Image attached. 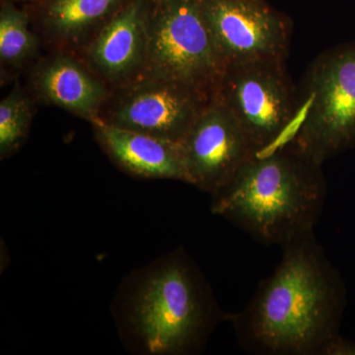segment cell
Listing matches in <instances>:
<instances>
[{
    "label": "cell",
    "instance_id": "obj_1",
    "mask_svg": "<svg viewBox=\"0 0 355 355\" xmlns=\"http://www.w3.org/2000/svg\"><path fill=\"white\" fill-rule=\"evenodd\" d=\"M275 272L247 307L229 315L238 340L252 354L330 355L345 307V286L314 230L282 245Z\"/></svg>",
    "mask_w": 355,
    "mask_h": 355
},
{
    "label": "cell",
    "instance_id": "obj_2",
    "mask_svg": "<svg viewBox=\"0 0 355 355\" xmlns=\"http://www.w3.org/2000/svg\"><path fill=\"white\" fill-rule=\"evenodd\" d=\"M322 164L291 140L257 153L217 195L212 214L265 245L314 230L327 197Z\"/></svg>",
    "mask_w": 355,
    "mask_h": 355
},
{
    "label": "cell",
    "instance_id": "obj_3",
    "mask_svg": "<svg viewBox=\"0 0 355 355\" xmlns=\"http://www.w3.org/2000/svg\"><path fill=\"white\" fill-rule=\"evenodd\" d=\"M123 327L139 352L151 355L202 350L224 314L202 273L184 250L148 266L123 302Z\"/></svg>",
    "mask_w": 355,
    "mask_h": 355
},
{
    "label": "cell",
    "instance_id": "obj_4",
    "mask_svg": "<svg viewBox=\"0 0 355 355\" xmlns=\"http://www.w3.org/2000/svg\"><path fill=\"white\" fill-rule=\"evenodd\" d=\"M291 141L313 160L355 146V41L324 51L306 70Z\"/></svg>",
    "mask_w": 355,
    "mask_h": 355
},
{
    "label": "cell",
    "instance_id": "obj_5",
    "mask_svg": "<svg viewBox=\"0 0 355 355\" xmlns=\"http://www.w3.org/2000/svg\"><path fill=\"white\" fill-rule=\"evenodd\" d=\"M144 65L149 77L212 96L226 65L203 14L202 0H150Z\"/></svg>",
    "mask_w": 355,
    "mask_h": 355
},
{
    "label": "cell",
    "instance_id": "obj_6",
    "mask_svg": "<svg viewBox=\"0 0 355 355\" xmlns=\"http://www.w3.org/2000/svg\"><path fill=\"white\" fill-rule=\"evenodd\" d=\"M284 62L259 60L229 64L212 93V98L234 116L257 153L282 146L293 135L298 89Z\"/></svg>",
    "mask_w": 355,
    "mask_h": 355
},
{
    "label": "cell",
    "instance_id": "obj_7",
    "mask_svg": "<svg viewBox=\"0 0 355 355\" xmlns=\"http://www.w3.org/2000/svg\"><path fill=\"white\" fill-rule=\"evenodd\" d=\"M203 14L226 67L286 62L292 23L266 0H202Z\"/></svg>",
    "mask_w": 355,
    "mask_h": 355
},
{
    "label": "cell",
    "instance_id": "obj_8",
    "mask_svg": "<svg viewBox=\"0 0 355 355\" xmlns=\"http://www.w3.org/2000/svg\"><path fill=\"white\" fill-rule=\"evenodd\" d=\"M189 184L211 195L223 190L257 151L234 116L212 98L180 141Z\"/></svg>",
    "mask_w": 355,
    "mask_h": 355
},
{
    "label": "cell",
    "instance_id": "obj_9",
    "mask_svg": "<svg viewBox=\"0 0 355 355\" xmlns=\"http://www.w3.org/2000/svg\"><path fill=\"white\" fill-rule=\"evenodd\" d=\"M211 99L200 89L149 77L133 86L107 123L180 142Z\"/></svg>",
    "mask_w": 355,
    "mask_h": 355
},
{
    "label": "cell",
    "instance_id": "obj_10",
    "mask_svg": "<svg viewBox=\"0 0 355 355\" xmlns=\"http://www.w3.org/2000/svg\"><path fill=\"white\" fill-rule=\"evenodd\" d=\"M98 139L112 159L135 176L172 179L189 184L181 144L107 121L95 120Z\"/></svg>",
    "mask_w": 355,
    "mask_h": 355
},
{
    "label": "cell",
    "instance_id": "obj_11",
    "mask_svg": "<svg viewBox=\"0 0 355 355\" xmlns=\"http://www.w3.org/2000/svg\"><path fill=\"white\" fill-rule=\"evenodd\" d=\"M150 0H128L107 20L92 46V58L107 76L119 78L144 64Z\"/></svg>",
    "mask_w": 355,
    "mask_h": 355
},
{
    "label": "cell",
    "instance_id": "obj_12",
    "mask_svg": "<svg viewBox=\"0 0 355 355\" xmlns=\"http://www.w3.org/2000/svg\"><path fill=\"white\" fill-rule=\"evenodd\" d=\"M37 83L49 101L93 121L105 98L101 84L69 58H58L46 64Z\"/></svg>",
    "mask_w": 355,
    "mask_h": 355
},
{
    "label": "cell",
    "instance_id": "obj_13",
    "mask_svg": "<svg viewBox=\"0 0 355 355\" xmlns=\"http://www.w3.org/2000/svg\"><path fill=\"white\" fill-rule=\"evenodd\" d=\"M43 23L51 32L74 38L110 19L128 0H37Z\"/></svg>",
    "mask_w": 355,
    "mask_h": 355
},
{
    "label": "cell",
    "instance_id": "obj_14",
    "mask_svg": "<svg viewBox=\"0 0 355 355\" xmlns=\"http://www.w3.org/2000/svg\"><path fill=\"white\" fill-rule=\"evenodd\" d=\"M28 13L11 1L4 2L0 12V57L6 62H20L36 48L28 26Z\"/></svg>",
    "mask_w": 355,
    "mask_h": 355
},
{
    "label": "cell",
    "instance_id": "obj_15",
    "mask_svg": "<svg viewBox=\"0 0 355 355\" xmlns=\"http://www.w3.org/2000/svg\"><path fill=\"white\" fill-rule=\"evenodd\" d=\"M30 123L29 105L17 93L7 96L0 103V154L13 153L27 135Z\"/></svg>",
    "mask_w": 355,
    "mask_h": 355
},
{
    "label": "cell",
    "instance_id": "obj_16",
    "mask_svg": "<svg viewBox=\"0 0 355 355\" xmlns=\"http://www.w3.org/2000/svg\"><path fill=\"white\" fill-rule=\"evenodd\" d=\"M6 1H12V0H6Z\"/></svg>",
    "mask_w": 355,
    "mask_h": 355
},
{
    "label": "cell",
    "instance_id": "obj_17",
    "mask_svg": "<svg viewBox=\"0 0 355 355\" xmlns=\"http://www.w3.org/2000/svg\"><path fill=\"white\" fill-rule=\"evenodd\" d=\"M151 1H157V0H151Z\"/></svg>",
    "mask_w": 355,
    "mask_h": 355
},
{
    "label": "cell",
    "instance_id": "obj_18",
    "mask_svg": "<svg viewBox=\"0 0 355 355\" xmlns=\"http://www.w3.org/2000/svg\"><path fill=\"white\" fill-rule=\"evenodd\" d=\"M36 1H37V0H36Z\"/></svg>",
    "mask_w": 355,
    "mask_h": 355
}]
</instances>
